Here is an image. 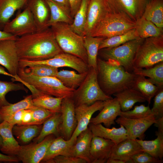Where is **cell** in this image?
I'll list each match as a JSON object with an SVG mask.
<instances>
[{
    "label": "cell",
    "mask_w": 163,
    "mask_h": 163,
    "mask_svg": "<svg viewBox=\"0 0 163 163\" xmlns=\"http://www.w3.org/2000/svg\"><path fill=\"white\" fill-rule=\"evenodd\" d=\"M15 42L19 60H45L63 52L50 27L17 37Z\"/></svg>",
    "instance_id": "1"
},
{
    "label": "cell",
    "mask_w": 163,
    "mask_h": 163,
    "mask_svg": "<svg viewBox=\"0 0 163 163\" xmlns=\"http://www.w3.org/2000/svg\"><path fill=\"white\" fill-rule=\"evenodd\" d=\"M97 64L98 82L107 95L111 96L133 86L137 75L127 71L117 61L97 57Z\"/></svg>",
    "instance_id": "2"
},
{
    "label": "cell",
    "mask_w": 163,
    "mask_h": 163,
    "mask_svg": "<svg viewBox=\"0 0 163 163\" xmlns=\"http://www.w3.org/2000/svg\"><path fill=\"white\" fill-rule=\"evenodd\" d=\"M50 27L57 43L63 52L75 56L88 64L83 36L75 32L69 24L64 23H56Z\"/></svg>",
    "instance_id": "3"
},
{
    "label": "cell",
    "mask_w": 163,
    "mask_h": 163,
    "mask_svg": "<svg viewBox=\"0 0 163 163\" xmlns=\"http://www.w3.org/2000/svg\"><path fill=\"white\" fill-rule=\"evenodd\" d=\"M110 5V10L90 36L108 38L125 34L134 28L135 21Z\"/></svg>",
    "instance_id": "4"
},
{
    "label": "cell",
    "mask_w": 163,
    "mask_h": 163,
    "mask_svg": "<svg viewBox=\"0 0 163 163\" xmlns=\"http://www.w3.org/2000/svg\"><path fill=\"white\" fill-rule=\"evenodd\" d=\"M106 94L99 85L97 70L89 67L87 75L80 86L73 91L71 97L75 107L82 104L91 105L97 101L112 98Z\"/></svg>",
    "instance_id": "5"
},
{
    "label": "cell",
    "mask_w": 163,
    "mask_h": 163,
    "mask_svg": "<svg viewBox=\"0 0 163 163\" xmlns=\"http://www.w3.org/2000/svg\"><path fill=\"white\" fill-rule=\"evenodd\" d=\"M17 74L22 81L44 94L55 97H71L75 90L66 87L55 77L36 76L26 72L23 68H19Z\"/></svg>",
    "instance_id": "6"
},
{
    "label": "cell",
    "mask_w": 163,
    "mask_h": 163,
    "mask_svg": "<svg viewBox=\"0 0 163 163\" xmlns=\"http://www.w3.org/2000/svg\"><path fill=\"white\" fill-rule=\"evenodd\" d=\"M161 62L163 36L146 38L137 50L133 61V70L150 68Z\"/></svg>",
    "instance_id": "7"
},
{
    "label": "cell",
    "mask_w": 163,
    "mask_h": 163,
    "mask_svg": "<svg viewBox=\"0 0 163 163\" xmlns=\"http://www.w3.org/2000/svg\"><path fill=\"white\" fill-rule=\"evenodd\" d=\"M145 39L139 38L119 46L99 50L97 57L105 60L118 62L127 72H133V63L137 50Z\"/></svg>",
    "instance_id": "8"
},
{
    "label": "cell",
    "mask_w": 163,
    "mask_h": 163,
    "mask_svg": "<svg viewBox=\"0 0 163 163\" xmlns=\"http://www.w3.org/2000/svg\"><path fill=\"white\" fill-rule=\"evenodd\" d=\"M19 67L24 68L32 65L45 64L54 67H68L76 70L79 73L88 72V64L81 59L72 54L63 52L50 59L43 60L30 61L20 59Z\"/></svg>",
    "instance_id": "9"
},
{
    "label": "cell",
    "mask_w": 163,
    "mask_h": 163,
    "mask_svg": "<svg viewBox=\"0 0 163 163\" xmlns=\"http://www.w3.org/2000/svg\"><path fill=\"white\" fill-rule=\"evenodd\" d=\"M2 30L18 37L34 33L37 28L30 11L26 6L14 19L5 24Z\"/></svg>",
    "instance_id": "10"
},
{
    "label": "cell",
    "mask_w": 163,
    "mask_h": 163,
    "mask_svg": "<svg viewBox=\"0 0 163 163\" xmlns=\"http://www.w3.org/2000/svg\"><path fill=\"white\" fill-rule=\"evenodd\" d=\"M56 137L48 135L39 142H34L28 145H21L17 156L23 163L41 162L51 143Z\"/></svg>",
    "instance_id": "11"
},
{
    "label": "cell",
    "mask_w": 163,
    "mask_h": 163,
    "mask_svg": "<svg viewBox=\"0 0 163 163\" xmlns=\"http://www.w3.org/2000/svg\"><path fill=\"white\" fill-rule=\"evenodd\" d=\"M119 116L115 121L125 128L127 139L133 140L138 138L143 140L145 131L156 122V119L152 114L146 117L138 119H129Z\"/></svg>",
    "instance_id": "12"
},
{
    "label": "cell",
    "mask_w": 163,
    "mask_h": 163,
    "mask_svg": "<svg viewBox=\"0 0 163 163\" xmlns=\"http://www.w3.org/2000/svg\"><path fill=\"white\" fill-rule=\"evenodd\" d=\"M75 106L71 97L63 98L61 107L62 122L59 127L60 136L69 139L77 126Z\"/></svg>",
    "instance_id": "13"
},
{
    "label": "cell",
    "mask_w": 163,
    "mask_h": 163,
    "mask_svg": "<svg viewBox=\"0 0 163 163\" xmlns=\"http://www.w3.org/2000/svg\"><path fill=\"white\" fill-rule=\"evenodd\" d=\"M110 9L108 0H90L83 36L90 35Z\"/></svg>",
    "instance_id": "14"
},
{
    "label": "cell",
    "mask_w": 163,
    "mask_h": 163,
    "mask_svg": "<svg viewBox=\"0 0 163 163\" xmlns=\"http://www.w3.org/2000/svg\"><path fill=\"white\" fill-rule=\"evenodd\" d=\"M15 40L7 39L0 41V64L5 68L9 73L18 77L19 59Z\"/></svg>",
    "instance_id": "15"
},
{
    "label": "cell",
    "mask_w": 163,
    "mask_h": 163,
    "mask_svg": "<svg viewBox=\"0 0 163 163\" xmlns=\"http://www.w3.org/2000/svg\"><path fill=\"white\" fill-rule=\"evenodd\" d=\"M105 103L106 101H97L91 105L82 104L75 107L77 126L70 139H76L81 132L88 127L93 114L97 111H100Z\"/></svg>",
    "instance_id": "16"
},
{
    "label": "cell",
    "mask_w": 163,
    "mask_h": 163,
    "mask_svg": "<svg viewBox=\"0 0 163 163\" xmlns=\"http://www.w3.org/2000/svg\"><path fill=\"white\" fill-rule=\"evenodd\" d=\"M152 0H108L111 5L133 21L141 17L148 4Z\"/></svg>",
    "instance_id": "17"
},
{
    "label": "cell",
    "mask_w": 163,
    "mask_h": 163,
    "mask_svg": "<svg viewBox=\"0 0 163 163\" xmlns=\"http://www.w3.org/2000/svg\"><path fill=\"white\" fill-rule=\"evenodd\" d=\"M115 144L110 139L93 136L90 150L91 163H107Z\"/></svg>",
    "instance_id": "18"
},
{
    "label": "cell",
    "mask_w": 163,
    "mask_h": 163,
    "mask_svg": "<svg viewBox=\"0 0 163 163\" xmlns=\"http://www.w3.org/2000/svg\"><path fill=\"white\" fill-rule=\"evenodd\" d=\"M121 111L120 105L115 97L106 101L105 104L95 117H92L90 123L94 124L103 123L105 127L110 128L115 124V121Z\"/></svg>",
    "instance_id": "19"
},
{
    "label": "cell",
    "mask_w": 163,
    "mask_h": 163,
    "mask_svg": "<svg viewBox=\"0 0 163 163\" xmlns=\"http://www.w3.org/2000/svg\"><path fill=\"white\" fill-rule=\"evenodd\" d=\"M26 6L33 15L37 30L50 27L48 22L50 17V11L46 0H28Z\"/></svg>",
    "instance_id": "20"
},
{
    "label": "cell",
    "mask_w": 163,
    "mask_h": 163,
    "mask_svg": "<svg viewBox=\"0 0 163 163\" xmlns=\"http://www.w3.org/2000/svg\"><path fill=\"white\" fill-rule=\"evenodd\" d=\"M76 139H70L66 140L61 136L56 137L49 145L41 162L49 163L55 157L59 155L72 156L73 146Z\"/></svg>",
    "instance_id": "21"
},
{
    "label": "cell",
    "mask_w": 163,
    "mask_h": 163,
    "mask_svg": "<svg viewBox=\"0 0 163 163\" xmlns=\"http://www.w3.org/2000/svg\"><path fill=\"white\" fill-rule=\"evenodd\" d=\"M142 151L135 140L127 139L115 145L109 159H117L128 163L134 155Z\"/></svg>",
    "instance_id": "22"
},
{
    "label": "cell",
    "mask_w": 163,
    "mask_h": 163,
    "mask_svg": "<svg viewBox=\"0 0 163 163\" xmlns=\"http://www.w3.org/2000/svg\"><path fill=\"white\" fill-rule=\"evenodd\" d=\"M92 133L88 127L77 136L72 148V156L80 158L86 163H92L90 150Z\"/></svg>",
    "instance_id": "23"
},
{
    "label": "cell",
    "mask_w": 163,
    "mask_h": 163,
    "mask_svg": "<svg viewBox=\"0 0 163 163\" xmlns=\"http://www.w3.org/2000/svg\"><path fill=\"white\" fill-rule=\"evenodd\" d=\"M14 126L6 121L0 122V135L2 139L0 150L5 154L17 156L21 145L13 136Z\"/></svg>",
    "instance_id": "24"
},
{
    "label": "cell",
    "mask_w": 163,
    "mask_h": 163,
    "mask_svg": "<svg viewBox=\"0 0 163 163\" xmlns=\"http://www.w3.org/2000/svg\"><path fill=\"white\" fill-rule=\"evenodd\" d=\"M116 128H107L101 124H94L90 123L88 127L91 129L93 136H96L110 139L117 144L127 139L126 130L121 125Z\"/></svg>",
    "instance_id": "25"
},
{
    "label": "cell",
    "mask_w": 163,
    "mask_h": 163,
    "mask_svg": "<svg viewBox=\"0 0 163 163\" xmlns=\"http://www.w3.org/2000/svg\"><path fill=\"white\" fill-rule=\"evenodd\" d=\"M32 93L34 106L40 107L54 113L60 112L63 98L54 97L44 94L32 87L30 89Z\"/></svg>",
    "instance_id": "26"
},
{
    "label": "cell",
    "mask_w": 163,
    "mask_h": 163,
    "mask_svg": "<svg viewBox=\"0 0 163 163\" xmlns=\"http://www.w3.org/2000/svg\"><path fill=\"white\" fill-rule=\"evenodd\" d=\"M117 99L122 111L130 110L137 102H144L146 100L142 94L133 87L113 95Z\"/></svg>",
    "instance_id": "27"
},
{
    "label": "cell",
    "mask_w": 163,
    "mask_h": 163,
    "mask_svg": "<svg viewBox=\"0 0 163 163\" xmlns=\"http://www.w3.org/2000/svg\"><path fill=\"white\" fill-rule=\"evenodd\" d=\"M50 8V17L48 22L49 27L54 24L62 22L69 25L73 21L70 9L52 0H46Z\"/></svg>",
    "instance_id": "28"
},
{
    "label": "cell",
    "mask_w": 163,
    "mask_h": 163,
    "mask_svg": "<svg viewBox=\"0 0 163 163\" xmlns=\"http://www.w3.org/2000/svg\"><path fill=\"white\" fill-rule=\"evenodd\" d=\"M28 0H0V30L18 10L26 6Z\"/></svg>",
    "instance_id": "29"
},
{
    "label": "cell",
    "mask_w": 163,
    "mask_h": 163,
    "mask_svg": "<svg viewBox=\"0 0 163 163\" xmlns=\"http://www.w3.org/2000/svg\"><path fill=\"white\" fill-rule=\"evenodd\" d=\"M42 126V125H15L12 129L13 133L20 142L27 144L38 136Z\"/></svg>",
    "instance_id": "30"
},
{
    "label": "cell",
    "mask_w": 163,
    "mask_h": 163,
    "mask_svg": "<svg viewBox=\"0 0 163 163\" xmlns=\"http://www.w3.org/2000/svg\"><path fill=\"white\" fill-rule=\"evenodd\" d=\"M157 138L152 140H135L140 145L143 151L147 152L153 157L162 159L163 157V132L156 131Z\"/></svg>",
    "instance_id": "31"
},
{
    "label": "cell",
    "mask_w": 163,
    "mask_h": 163,
    "mask_svg": "<svg viewBox=\"0 0 163 163\" xmlns=\"http://www.w3.org/2000/svg\"><path fill=\"white\" fill-rule=\"evenodd\" d=\"M134 29L137 36L141 38L163 36V28L142 17L135 21Z\"/></svg>",
    "instance_id": "32"
},
{
    "label": "cell",
    "mask_w": 163,
    "mask_h": 163,
    "mask_svg": "<svg viewBox=\"0 0 163 163\" xmlns=\"http://www.w3.org/2000/svg\"><path fill=\"white\" fill-rule=\"evenodd\" d=\"M142 17L163 28V0H152L147 5Z\"/></svg>",
    "instance_id": "33"
},
{
    "label": "cell",
    "mask_w": 163,
    "mask_h": 163,
    "mask_svg": "<svg viewBox=\"0 0 163 163\" xmlns=\"http://www.w3.org/2000/svg\"><path fill=\"white\" fill-rule=\"evenodd\" d=\"M62 122L60 112L55 113L43 123L42 128L38 136L34 139V142H39L47 136L54 135L56 137L60 136L59 127Z\"/></svg>",
    "instance_id": "34"
},
{
    "label": "cell",
    "mask_w": 163,
    "mask_h": 163,
    "mask_svg": "<svg viewBox=\"0 0 163 163\" xmlns=\"http://www.w3.org/2000/svg\"><path fill=\"white\" fill-rule=\"evenodd\" d=\"M105 38L91 36H83L84 46L88 56V64L89 67H92L97 70L99 46L101 41Z\"/></svg>",
    "instance_id": "35"
},
{
    "label": "cell",
    "mask_w": 163,
    "mask_h": 163,
    "mask_svg": "<svg viewBox=\"0 0 163 163\" xmlns=\"http://www.w3.org/2000/svg\"><path fill=\"white\" fill-rule=\"evenodd\" d=\"M34 106L31 95L15 103L3 106L0 107V122L6 121L19 110L30 109Z\"/></svg>",
    "instance_id": "36"
},
{
    "label": "cell",
    "mask_w": 163,
    "mask_h": 163,
    "mask_svg": "<svg viewBox=\"0 0 163 163\" xmlns=\"http://www.w3.org/2000/svg\"><path fill=\"white\" fill-rule=\"evenodd\" d=\"M133 72L137 75L148 77V79L159 89L163 88V62L150 68L134 70Z\"/></svg>",
    "instance_id": "37"
},
{
    "label": "cell",
    "mask_w": 163,
    "mask_h": 163,
    "mask_svg": "<svg viewBox=\"0 0 163 163\" xmlns=\"http://www.w3.org/2000/svg\"><path fill=\"white\" fill-rule=\"evenodd\" d=\"M88 73H77L74 71L62 70L58 71L56 77L66 87L76 89L84 81Z\"/></svg>",
    "instance_id": "38"
},
{
    "label": "cell",
    "mask_w": 163,
    "mask_h": 163,
    "mask_svg": "<svg viewBox=\"0 0 163 163\" xmlns=\"http://www.w3.org/2000/svg\"><path fill=\"white\" fill-rule=\"evenodd\" d=\"M133 87L142 94L149 104H150L152 99L159 90L145 77L137 75Z\"/></svg>",
    "instance_id": "39"
},
{
    "label": "cell",
    "mask_w": 163,
    "mask_h": 163,
    "mask_svg": "<svg viewBox=\"0 0 163 163\" xmlns=\"http://www.w3.org/2000/svg\"><path fill=\"white\" fill-rule=\"evenodd\" d=\"M90 0H82L80 6L70 25L72 29L77 34L83 36L86 21L88 5Z\"/></svg>",
    "instance_id": "40"
},
{
    "label": "cell",
    "mask_w": 163,
    "mask_h": 163,
    "mask_svg": "<svg viewBox=\"0 0 163 163\" xmlns=\"http://www.w3.org/2000/svg\"><path fill=\"white\" fill-rule=\"evenodd\" d=\"M139 38L134 28L125 34L104 38L101 42L98 49L117 46Z\"/></svg>",
    "instance_id": "41"
},
{
    "label": "cell",
    "mask_w": 163,
    "mask_h": 163,
    "mask_svg": "<svg viewBox=\"0 0 163 163\" xmlns=\"http://www.w3.org/2000/svg\"><path fill=\"white\" fill-rule=\"evenodd\" d=\"M24 68L25 72L32 75L41 77H56L58 68L50 66L38 64Z\"/></svg>",
    "instance_id": "42"
},
{
    "label": "cell",
    "mask_w": 163,
    "mask_h": 163,
    "mask_svg": "<svg viewBox=\"0 0 163 163\" xmlns=\"http://www.w3.org/2000/svg\"><path fill=\"white\" fill-rule=\"evenodd\" d=\"M24 85L21 83H15L13 82L0 80V107L10 104L5 98L6 95L8 92L21 90L27 92L28 90Z\"/></svg>",
    "instance_id": "43"
},
{
    "label": "cell",
    "mask_w": 163,
    "mask_h": 163,
    "mask_svg": "<svg viewBox=\"0 0 163 163\" xmlns=\"http://www.w3.org/2000/svg\"><path fill=\"white\" fill-rule=\"evenodd\" d=\"M152 114L151 109L149 106H145L144 104H141L135 106L132 110L125 111L121 110L119 116L129 119H138L146 117Z\"/></svg>",
    "instance_id": "44"
},
{
    "label": "cell",
    "mask_w": 163,
    "mask_h": 163,
    "mask_svg": "<svg viewBox=\"0 0 163 163\" xmlns=\"http://www.w3.org/2000/svg\"><path fill=\"white\" fill-rule=\"evenodd\" d=\"M30 109L32 111V117L31 121L28 124L42 125L55 113L35 106Z\"/></svg>",
    "instance_id": "45"
},
{
    "label": "cell",
    "mask_w": 163,
    "mask_h": 163,
    "mask_svg": "<svg viewBox=\"0 0 163 163\" xmlns=\"http://www.w3.org/2000/svg\"><path fill=\"white\" fill-rule=\"evenodd\" d=\"M155 96L151 111L156 120L163 117V88L160 89Z\"/></svg>",
    "instance_id": "46"
},
{
    "label": "cell",
    "mask_w": 163,
    "mask_h": 163,
    "mask_svg": "<svg viewBox=\"0 0 163 163\" xmlns=\"http://www.w3.org/2000/svg\"><path fill=\"white\" fill-rule=\"evenodd\" d=\"M162 159L155 158L149 153L142 151L133 156L128 163H161Z\"/></svg>",
    "instance_id": "47"
},
{
    "label": "cell",
    "mask_w": 163,
    "mask_h": 163,
    "mask_svg": "<svg viewBox=\"0 0 163 163\" xmlns=\"http://www.w3.org/2000/svg\"><path fill=\"white\" fill-rule=\"evenodd\" d=\"M83 159L72 156H58L50 161L49 163H86Z\"/></svg>",
    "instance_id": "48"
},
{
    "label": "cell",
    "mask_w": 163,
    "mask_h": 163,
    "mask_svg": "<svg viewBox=\"0 0 163 163\" xmlns=\"http://www.w3.org/2000/svg\"><path fill=\"white\" fill-rule=\"evenodd\" d=\"M24 110H20L17 112L6 121L14 126L15 125H20L21 123Z\"/></svg>",
    "instance_id": "49"
},
{
    "label": "cell",
    "mask_w": 163,
    "mask_h": 163,
    "mask_svg": "<svg viewBox=\"0 0 163 163\" xmlns=\"http://www.w3.org/2000/svg\"><path fill=\"white\" fill-rule=\"evenodd\" d=\"M71 14L73 18L78 10L82 2V0H68Z\"/></svg>",
    "instance_id": "50"
},
{
    "label": "cell",
    "mask_w": 163,
    "mask_h": 163,
    "mask_svg": "<svg viewBox=\"0 0 163 163\" xmlns=\"http://www.w3.org/2000/svg\"><path fill=\"white\" fill-rule=\"evenodd\" d=\"M32 117V111L30 109H24L20 125L28 124L31 121Z\"/></svg>",
    "instance_id": "51"
},
{
    "label": "cell",
    "mask_w": 163,
    "mask_h": 163,
    "mask_svg": "<svg viewBox=\"0 0 163 163\" xmlns=\"http://www.w3.org/2000/svg\"><path fill=\"white\" fill-rule=\"evenodd\" d=\"M20 161L17 156L4 155L0 153V162H18Z\"/></svg>",
    "instance_id": "52"
},
{
    "label": "cell",
    "mask_w": 163,
    "mask_h": 163,
    "mask_svg": "<svg viewBox=\"0 0 163 163\" xmlns=\"http://www.w3.org/2000/svg\"><path fill=\"white\" fill-rule=\"evenodd\" d=\"M17 37L0 30V41L7 39L16 40Z\"/></svg>",
    "instance_id": "53"
},
{
    "label": "cell",
    "mask_w": 163,
    "mask_h": 163,
    "mask_svg": "<svg viewBox=\"0 0 163 163\" xmlns=\"http://www.w3.org/2000/svg\"><path fill=\"white\" fill-rule=\"evenodd\" d=\"M0 74L3 75L11 77L12 78L11 80L13 82L15 81L20 82L21 80V79L19 77H15L9 72H6L4 68L1 66H0Z\"/></svg>",
    "instance_id": "54"
},
{
    "label": "cell",
    "mask_w": 163,
    "mask_h": 163,
    "mask_svg": "<svg viewBox=\"0 0 163 163\" xmlns=\"http://www.w3.org/2000/svg\"><path fill=\"white\" fill-rule=\"evenodd\" d=\"M154 124L158 128V131L163 132V117L156 120Z\"/></svg>",
    "instance_id": "55"
},
{
    "label": "cell",
    "mask_w": 163,
    "mask_h": 163,
    "mask_svg": "<svg viewBox=\"0 0 163 163\" xmlns=\"http://www.w3.org/2000/svg\"><path fill=\"white\" fill-rule=\"evenodd\" d=\"M70 9L68 0H52Z\"/></svg>",
    "instance_id": "56"
},
{
    "label": "cell",
    "mask_w": 163,
    "mask_h": 163,
    "mask_svg": "<svg viewBox=\"0 0 163 163\" xmlns=\"http://www.w3.org/2000/svg\"><path fill=\"white\" fill-rule=\"evenodd\" d=\"M125 161H124L117 159H111L107 160V163H125Z\"/></svg>",
    "instance_id": "57"
},
{
    "label": "cell",
    "mask_w": 163,
    "mask_h": 163,
    "mask_svg": "<svg viewBox=\"0 0 163 163\" xmlns=\"http://www.w3.org/2000/svg\"><path fill=\"white\" fill-rule=\"evenodd\" d=\"M2 138L1 136L0 135V149L1 148V147L2 146Z\"/></svg>",
    "instance_id": "58"
}]
</instances>
